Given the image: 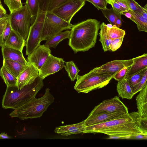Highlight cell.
I'll return each mask as SVG.
<instances>
[{
    "label": "cell",
    "mask_w": 147,
    "mask_h": 147,
    "mask_svg": "<svg viewBox=\"0 0 147 147\" xmlns=\"http://www.w3.org/2000/svg\"><path fill=\"white\" fill-rule=\"evenodd\" d=\"M0 76L7 87L17 86V78L10 72L3 65L0 70Z\"/></svg>",
    "instance_id": "d4e9b609"
},
{
    "label": "cell",
    "mask_w": 147,
    "mask_h": 147,
    "mask_svg": "<svg viewBox=\"0 0 147 147\" xmlns=\"http://www.w3.org/2000/svg\"><path fill=\"white\" fill-rule=\"evenodd\" d=\"M107 27L106 24L103 22L100 25V30L99 33L100 36L99 41L102 44V49L104 52L109 51V42L106 34Z\"/></svg>",
    "instance_id": "83f0119b"
},
{
    "label": "cell",
    "mask_w": 147,
    "mask_h": 147,
    "mask_svg": "<svg viewBox=\"0 0 147 147\" xmlns=\"http://www.w3.org/2000/svg\"><path fill=\"white\" fill-rule=\"evenodd\" d=\"M1 47L3 59L18 62L25 65H28V61L24 57L22 51L5 46Z\"/></svg>",
    "instance_id": "e0dca14e"
},
{
    "label": "cell",
    "mask_w": 147,
    "mask_h": 147,
    "mask_svg": "<svg viewBox=\"0 0 147 147\" xmlns=\"http://www.w3.org/2000/svg\"><path fill=\"white\" fill-rule=\"evenodd\" d=\"M104 16L113 25H115L116 18L121 14L115 11L112 7L101 10Z\"/></svg>",
    "instance_id": "4dcf8cb0"
},
{
    "label": "cell",
    "mask_w": 147,
    "mask_h": 147,
    "mask_svg": "<svg viewBox=\"0 0 147 147\" xmlns=\"http://www.w3.org/2000/svg\"><path fill=\"white\" fill-rule=\"evenodd\" d=\"M92 3L98 10H102L107 8V0H84Z\"/></svg>",
    "instance_id": "d590c367"
},
{
    "label": "cell",
    "mask_w": 147,
    "mask_h": 147,
    "mask_svg": "<svg viewBox=\"0 0 147 147\" xmlns=\"http://www.w3.org/2000/svg\"><path fill=\"white\" fill-rule=\"evenodd\" d=\"M121 15H123L125 16L127 18L129 19L131 18L132 17V15L128 11V10H126L125 11L122 12L121 13Z\"/></svg>",
    "instance_id": "ee69618b"
},
{
    "label": "cell",
    "mask_w": 147,
    "mask_h": 147,
    "mask_svg": "<svg viewBox=\"0 0 147 147\" xmlns=\"http://www.w3.org/2000/svg\"><path fill=\"white\" fill-rule=\"evenodd\" d=\"M147 71L145 72L140 82L132 89V91L134 95L141 90L147 84Z\"/></svg>",
    "instance_id": "e575fe53"
},
{
    "label": "cell",
    "mask_w": 147,
    "mask_h": 147,
    "mask_svg": "<svg viewBox=\"0 0 147 147\" xmlns=\"http://www.w3.org/2000/svg\"><path fill=\"white\" fill-rule=\"evenodd\" d=\"M12 29L9 20L1 35L2 41L1 47L4 46L5 42L8 38Z\"/></svg>",
    "instance_id": "74e56055"
},
{
    "label": "cell",
    "mask_w": 147,
    "mask_h": 147,
    "mask_svg": "<svg viewBox=\"0 0 147 147\" xmlns=\"http://www.w3.org/2000/svg\"><path fill=\"white\" fill-rule=\"evenodd\" d=\"M125 1L129 10L139 13L147 12V9L141 6L134 0H125Z\"/></svg>",
    "instance_id": "d6a6232c"
},
{
    "label": "cell",
    "mask_w": 147,
    "mask_h": 147,
    "mask_svg": "<svg viewBox=\"0 0 147 147\" xmlns=\"http://www.w3.org/2000/svg\"><path fill=\"white\" fill-rule=\"evenodd\" d=\"M64 63L63 59L55 57L50 54L38 70L39 77L44 79L58 72L64 67Z\"/></svg>",
    "instance_id": "8fae6325"
},
{
    "label": "cell",
    "mask_w": 147,
    "mask_h": 147,
    "mask_svg": "<svg viewBox=\"0 0 147 147\" xmlns=\"http://www.w3.org/2000/svg\"><path fill=\"white\" fill-rule=\"evenodd\" d=\"M39 76L38 69L28 63L25 69L17 78V87L20 89L24 86L30 84Z\"/></svg>",
    "instance_id": "5bb4252c"
},
{
    "label": "cell",
    "mask_w": 147,
    "mask_h": 147,
    "mask_svg": "<svg viewBox=\"0 0 147 147\" xmlns=\"http://www.w3.org/2000/svg\"><path fill=\"white\" fill-rule=\"evenodd\" d=\"M27 65H24L14 61L3 59V65L17 78Z\"/></svg>",
    "instance_id": "7402d4cb"
},
{
    "label": "cell",
    "mask_w": 147,
    "mask_h": 147,
    "mask_svg": "<svg viewBox=\"0 0 147 147\" xmlns=\"http://www.w3.org/2000/svg\"><path fill=\"white\" fill-rule=\"evenodd\" d=\"M100 22L89 19L73 25L70 30L69 45L75 53L94 47L100 29Z\"/></svg>",
    "instance_id": "7a4b0ae2"
},
{
    "label": "cell",
    "mask_w": 147,
    "mask_h": 147,
    "mask_svg": "<svg viewBox=\"0 0 147 147\" xmlns=\"http://www.w3.org/2000/svg\"><path fill=\"white\" fill-rule=\"evenodd\" d=\"M147 119L134 112L113 119L85 127V133H101L109 139H129L139 135L147 136Z\"/></svg>",
    "instance_id": "6da1fadb"
},
{
    "label": "cell",
    "mask_w": 147,
    "mask_h": 147,
    "mask_svg": "<svg viewBox=\"0 0 147 147\" xmlns=\"http://www.w3.org/2000/svg\"><path fill=\"white\" fill-rule=\"evenodd\" d=\"M117 90L119 96L122 99L130 100L134 95L127 80L125 78L118 81Z\"/></svg>",
    "instance_id": "44dd1931"
},
{
    "label": "cell",
    "mask_w": 147,
    "mask_h": 147,
    "mask_svg": "<svg viewBox=\"0 0 147 147\" xmlns=\"http://www.w3.org/2000/svg\"><path fill=\"white\" fill-rule=\"evenodd\" d=\"M2 38L1 36L0 35V46L1 47Z\"/></svg>",
    "instance_id": "681fc988"
},
{
    "label": "cell",
    "mask_w": 147,
    "mask_h": 147,
    "mask_svg": "<svg viewBox=\"0 0 147 147\" xmlns=\"http://www.w3.org/2000/svg\"><path fill=\"white\" fill-rule=\"evenodd\" d=\"M107 3L110 4L113 9L117 12L120 13L126 10L125 9L121 7L118 4L113 0H107Z\"/></svg>",
    "instance_id": "ab89813d"
},
{
    "label": "cell",
    "mask_w": 147,
    "mask_h": 147,
    "mask_svg": "<svg viewBox=\"0 0 147 147\" xmlns=\"http://www.w3.org/2000/svg\"><path fill=\"white\" fill-rule=\"evenodd\" d=\"M65 63V69L71 81H74L76 79L78 73L80 70L72 61L66 62Z\"/></svg>",
    "instance_id": "4316f807"
},
{
    "label": "cell",
    "mask_w": 147,
    "mask_h": 147,
    "mask_svg": "<svg viewBox=\"0 0 147 147\" xmlns=\"http://www.w3.org/2000/svg\"><path fill=\"white\" fill-rule=\"evenodd\" d=\"M133 64L129 67L128 71L125 77L127 79L137 72L147 67V54L143 55L132 58Z\"/></svg>",
    "instance_id": "d6986e66"
},
{
    "label": "cell",
    "mask_w": 147,
    "mask_h": 147,
    "mask_svg": "<svg viewBox=\"0 0 147 147\" xmlns=\"http://www.w3.org/2000/svg\"><path fill=\"white\" fill-rule=\"evenodd\" d=\"M147 71V67L137 72L127 79L131 90L140 82Z\"/></svg>",
    "instance_id": "f546056e"
},
{
    "label": "cell",
    "mask_w": 147,
    "mask_h": 147,
    "mask_svg": "<svg viewBox=\"0 0 147 147\" xmlns=\"http://www.w3.org/2000/svg\"><path fill=\"white\" fill-rule=\"evenodd\" d=\"M128 10L132 15L130 19L136 24L139 31L147 32V19L144 18L139 13L129 9Z\"/></svg>",
    "instance_id": "cb8c5ba5"
},
{
    "label": "cell",
    "mask_w": 147,
    "mask_h": 147,
    "mask_svg": "<svg viewBox=\"0 0 147 147\" xmlns=\"http://www.w3.org/2000/svg\"><path fill=\"white\" fill-rule=\"evenodd\" d=\"M106 25L109 28H111L113 27V25L111 24H108Z\"/></svg>",
    "instance_id": "c3c4849f"
},
{
    "label": "cell",
    "mask_w": 147,
    "mask_h": 147,
    "mask_svg": "<svg viewBox=\"0 0 147 147\" xmlns=\"http://www.w3.org/2000/svg\"><path fill=\"white\" fill-rule=\"evenodd\" d=\"M106 34L108 38L113 39L124 37L125 32L124 30L117 28L115 25H113L111 28H109L107 26Z\"/></svg>",
    "instance_id": "f1b7e54d"
},
{
    "label": "cell",
    "mask_w": 147,
    "mask_h": 147,
    "mask_svg": "<svg viewBox=\"0 0 147 147\" xmlns=\"http://www.w3.org/2000/svg\"><path fill=\"white\" fill-rule=\"evenodd\" d=\"M124 37L113 39L108 38L109 51L114 52L119 48L122 44Z\"/></svg>",
    "instance_id": "836d02e7"
},
{
    "label": "cell",
    "mask_w": 147,
    "mask_h": 147,
    "mask_svg": "<svg viewBox=\"0 0 147 147\" xmlns=\"http://www.w3.org/2000/svg\"><path fill=\"white\" fill-rule=\"evenodd\" d=\"M10 138H11V137L4 132L0 134V139H9Z\"/></svg>",
    "instance_id": "f6af8a7d"
},
{
    "label": "cell",
    "mask_w": 147,
    "mask_h": 147,
    "mask_svg": "<svg viewBox=\"0 0 147 147\" xmlns=\"http://www.w3.org/2000/svg\"><path fill=\"white\" fill-rule=\"evenodd\" d=\"M39 10L34 22L31 25L26 40V55H28L40 45L41 36L47 11L49 0H38Z\"/></svg>",
    "instance_id": "5b68a950"
},
{
    "label": "cell",
    "mask_w": 147,
    "mask_h": 147,
    "mask_svg": "<svg viewBox=\"0 0 147 147\" xmlns=\"http://www.w3.org/2000/svg\"><path fill=\"white\" fill-rule=\"evenodd\" d=\"M4 2L7 6L10 13L20 9L23 6L21 0H4Z\"/></svg>",
    "instance_id": "1f68e13d"
},
{
    "label": "cell",
    "mask_w": 147,
    "mask_h": 147,
    "mask_svg": "<svg viewBox=\"0 0 147 147\" xmlns=\"http://www.w3.org/2000/svg\"><path fill=\"white\" fill-rule=\"evenodd\" d=\"M73 26L52 12L47 11L41 34V41L46 40L63 30H71Z\"/></svg>",
    "instance_id": "ba28073f"
},
{
    "label": "cell",
    "mask_w": 147,
    "mask_h": 147,
    "mask_svg": "<svg viewBox=\"0 0 147 147\" xmlns=\"http://www.w3.org/2000/svg\"><path fill=\"white\" fill-rule=\"evenodd\" d=\"M113 77L108 74L95 73L92 69L83 75H78L74 88L78 93H88L106 86Z\"/></svg>",
    "instance_id": "8992f818"
},
{
    "label": "cell",
    "mask_w": 147,
    "mask_h": 147,
    "mask_svg": "<svg viewBox=\"0 0 147 147\" xmlns=\"http://www.w3.org/2000/svg\"><path fill=\"white\" fill-rule=\"evenodd\" d=\"M115 112L129 113L127 107L117 96L103 101L96 106L89 114Z\"/></svg>",
    "instance_id": "30bf717a"
},
{
    "label": "cell",
    "mask_w": 147,
    "mask_h": 147,
    "mask_svg": "<svg viewBox=\"0 0 147 147\" xmlns=\"http://www.w3.org/2000/svg\"><path fill=\"white\" fill-rule=\"evenodd\" d=\"M9 20V16L3 18L0 20V35L1 36Z\"/></svg>",
    "instance_id": "60d3db41"
},
{
    "label": "cell",
    "mask_w": 147,
    "mask_h": 147,
    "mask_svg": "<svg viewBox=\"0 0 147 147\" xmlns=\"http://www.w3.org/2000/svg\"><path fill=\"white\" fill-rule=\"evenodd\" d=\"M9 15L7 14L6 13H3L0 14V20L5 17H6L9 16Z\"/></svg>",
    "instance_id": "7dc6e473"
},
{
    "label": "cell",
    "mask_w": 147,
    "mask_h": 147,
    "mask_svg": "<svg viewBox=\"0 0 147 147\" xmlns=\"http://www.w3.org/2000/svg\"><path fill=\"white\" fill-rule=\"evenodd\" d=\"M84 0H69L51 12L64 21L70 23L74 16L84 5Z\"/></svg>",
    "instance_id": "9c48e42d"
},
{
    "label": "cell",
    "mask_w": 147,
    "mask_h": 147,
    "mask_svg": "<svg viewBox=\"0 0 147 147\" xmlns=\"http://www.w3.org/2000/svg\"><path fill=\"white\" fill-rule=\"evenodd\" d=\"M3 13H6V11L3 7L2 4L0 5V14Z\"/></svg>",
    "instance_id": "bcb514c9"
},
{
    "label": "cell",
    "mask_w": 147,
    "mask_h": 147,
    "mask_svg": "<svg viewBox=\"0 0 147 147\" xmlns=\"http://www.w3.org/2000/svg\"><path fill=\"white\" fill-rule=\"evenodd\" d=\"M121 15L119 16L116 19L115 25L117 28H119L122 25Z\"/></svg>",
    "instance_id": "7bdbcfd3"
},
{
    "label": "cell",
    "mask_w": 147,
    "mask_h": 147,
    "mask_svg": "<svg viewBox=\"0 0 147 147\" xmlns=\"http://www.w3.org/2000/svg\"><path fill=\"white\" fill-rule=\"evenodd\" d=\"M25 42L19 34L12 29L4 46L22 51Z\"/></svg>",
    "instance_id": "ffe728a7"
},
{
    "label": "cell",
    "mask_w": 147,
    "mask_h": 147,
    "mask_svg": "<svg viewBox=\"0 0 147 147\" xmlns=\"http://www.w3.org/2000/svg\"><path fill=\"white\" fill-rule=\"evenodd\" d=\"M51 54L49 48L45 45H40L28 55L27 61L39 70Z\"/></svg>",
    "instance_id": "4fadbf2b"
},
{
    "label": "cell",
    "mask_w": 147,
    "mask_h": 147,
    "mask_svg": "<svg viewBox=\"0 0 147 147\" xmlns=\"http://www.w3.org/2000/svg\"><path fill=\"white\" fill-rule=\"evenodd\" d=\"M43 80L38 76L32 83L20 89H19L17 86L7 87L3 96V108L14 110L36 97L37 93L44 86Z\"/></svg>",
    "instance_id": "3957f363"
},
{
    "label": "cell",
    "mask_w": 147,
    "mask_h": 147,
    "mask_svg": "<svg viewBox=\"0 0 147 147\" xmlns=\"http://www.w3.org/2000/svg\"><path fill=\"white\" fill-rule=\"evenodd\" d=\"M69 0H49L48 11L51 12L55 8Z\"/></svg>",
    "instance_id": "8d00e7d4"
},
{
    "label": "cell",
    "mask_w": 147,
    "mask_h": 147,
    "mask_svg": "<svg viewBox=\"0 0 147 147\" xmlns=\"http://www.w3.org/2000/svg\"><path fill=\"white\" fill-rule=\"evenodd\" d=\"M114 1L118 4L121 7L126 10L129 9V8L125 0H113Z\"/></svg>",
    "instance_id": "b9f144b4"
},
{
    "label": "cell",
    "mask_w": 147,
    "mask_h": 147,
    "mask_svg": "<svg viewBox=\"0 0 147 147\" xmlns=\"http://www.w3.org/2000/svg\"><path fill=\"white\" fill-rule=\"evenodd\" d=\"M0 5H2L1 1V0H0Z\"/></svg>",
    "instance_id": "f907efd6"
},
{
    "label": "cell",
    "mask_w": 147,
    "mask_h": 147,
    "mask_svg": "<svg viewBox=\"0 0 147 147\" xmlns=\"http://www.w3.org/2000/svg\"><path fill=\"white\" fill-rule=\"evenodd\" d=\"M84 121L75 124L56 127L55 133L63 136H67L76 134H85Z\"/></svg>",
    "instance_id": "2e32d148"
},
{
    "label": "cell",
    "mask_w": 147,
    "mask_h": 147,
    "mask_svg": "<svg viewBox=\"0 0 147 147\" xmlns=\"http://www.w3.org/2000/svg\"><path fill=\"white\" fill-rule=\"evenodd\" d=\"M133 63L132 59L125 60H116L107 62L99 67L93 69L94 72L98 73L108 74L114 76L124 67H129Z\"/></svg>",
    "instance_id": "7c38bea8"
},
{
    "label": "cell",
    "mask_w": 147,
    "mask_h": 147,
    "mask_svg": "<svg viewBox=\"0 0 147 147\" xmlns=\"http://www.w3.org/2000/svg\"><path fill=\"white\" fill-rule=\"evenodd\" d=\"M25 4L31 16V25L35 21L39 10L38 0H26Z\"/></svg>",
    "instance_id": "484cf974"
},
{
    "label": "cell",
    "mask_w": 147,
    "mask_h": 147,
    "mask_svg": "<svg viewBox=\"0 0 147 147\" xmlns=\"http://www.w3.org/2000/svg\"><path fill=\"white\" fill-rule=\"evenodd\" d=\"M136 98L138 113L143 119H147V84L140 91Z\"/></svg>",
    "instance_id": "ac0fdd59"
},
{
    "label": "cell",
    "mask_w": 147,
    "mask_h": 147,
    "mask_svg": "<svg viewBox=\"0 0 147 147\" xmlns=\"http://www.w3.org/2000/svg\"><path fill=\"white\" fill-rule=\"evenodd\" d=\"M54 99L49 89L47 88L42 97L39 98H34L14 109L9 115L12 117H18L22 120L40 117L48 107L54 102Z\"/></svg>",
    "instance_id": "277c9868"
},
{
    "label": "cell",
    "mask_w": 147,
    "mask_h": 147,
    "mask_svg": "<svg viewBox=\"0 0 147 147\" xmlns=\"http://www.w3.org/2000/svg\"><path fill=\"white\" fill-rule=\"evenodd\" d=\"M70 33V30H69L61 32L47 39L45 45L49 48H55L61 41L64 39L69 38Z\"/></svg>",
    "instance_id": "603a6c76"
},
{
    "label": "cell",
    "mask_w": 147,
    "mask_h": 147,
    "mask_svg": "<svg viewBox=\"0 0 147 147\" xmlns=\"http://www.w3.org/2000/svg\"><path fill=\"white\" fill-rule=\"evenodd\" d=\"M127 113L121 112L102 113L94 115H89L84 120L85 127L108 121Z\"/></svg>",
    "instance_id": "9a60e30c"
},
{
    "label": "cell",
    "mask_w": 147,
    "mask_h": 147,
    "mask_svg": "<svg viewBox=\"0 0 147 147\" xmlns=\"http://www.w3.org/2000/svg\"><path fill=\"white\" fill-rule=\"evenodd\" d=\"M129 67H124L116 73L113 78L117 81L124 78L128 71Z\"/></svg>",
    "instance_id": "f35d334b"
},
{
    "label": "cell",
    "mask_w": 147,
    "mask_h": 147,
    "mask_svg": "<svg viewBox=\"0 0 147 147\" xmlns=\"http://www.w3.org/2000/svg\"><path fill=\"white\" fill-rule=\"evenodd\" d=\"M9 21L12 29L26 40L31 26V16L26 5L10 13Z\"/></svg>",
    "instance_id": "52a82bcc"
}]
</instances>
